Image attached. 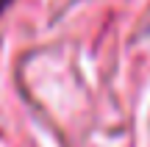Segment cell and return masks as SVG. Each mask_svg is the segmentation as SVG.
Returning <instances> with one entry per match:
<instances>
[{
    "label": "cell",
    "instance_id": "1",
    "mask_svg": "<svg viewBox=\"0 0 150 147\" xmlns=\"http://www.w3.org/2000/svg\"><path fill=\"white\" fill-rule=\"evenodd\" d=\"M8 6H11V0H0V14H3V11L8 8Z\"/></svg>",
    "mask_w": 150,
    "mask_h": 147
}]
</instances>
